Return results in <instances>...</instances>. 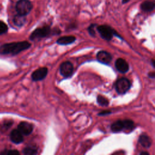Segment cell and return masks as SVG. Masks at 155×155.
Masks as SVG:
<instances>
[{"label":"cell","mask_w":155,"mask_h":155,"mask_svg":"<svg viewBox=\"0 0 155 155\" xmlns=\"http://www.w3.org/2000/svg\"><path fill=\"white\" fill-rule=\"evenodd\" d=\"M30 46V43L27 41H20L4 44L0 46V54L16 55L20 52L28 49Z\"/></svg>","instance_id":"cell-1"},{"label":"cell","mask_w":155,"mask_h":155,"mask_svg":"<svg viewBox=\"0 0 155 155\" xmlns=\"http://www.w3.org/2000/svg\"><path fill=\"white\" fill-rule=\"evenodd\" d=\"M32 4L28 0H19L16 4L18 14L22 16L28 15L32 9Z\"/></svg>","instance_id":"cell-2"},{"label":"cell","mask_w":155,"mask_h":155,"mask_svg":"<svg viewBox=\"0 0 155 155\" xmlns=\"http://www.w3.org/2000/svg\"><path fill=\"white\" fill-rule=\"evenodd\" d=\"M51 28L49 26H44L41 28L35 29L30 35V39L34 41L36 39H41L48 36L51 33Z\"/></svg>","instance_id":"cell-3"},{"label":"cell","mask_w":155,"mask_h":155,"mask_svg":"<svg viewBox=\"0 0 155 155\" xmlns=\"http://www.w3.org/2000/svg\"><path fill=\"white\" fill-rule=\"evenodd\" d=\"M97 30L101 36L107 41H110L113 36L116 35V31L111 27L108 25H99L97 27Z\"/></svg>","instance_id":"cell-4"},{"label":"cell","mask_w":155,"mask_h":155,"mask_svg":"<svg viewBox=\"0 0 155 155\" xmlns=\"http://www.w3.org/2000/svg\"><path fill=\"white\" fill-rule=\"evenodd\" d=\"M131 84L130 81L125 78H122L117 80L115 84L116 90L119 94L125 93L130 88Z\"/></svg>","instance_id":"cell-5"},{"label":"cell","mask_w":155,"mask_h":155,"mask_svg":"<svg viewBox=\"0 0 155 155\" xmlns=\"http://www.w3.org/2000/svg\"><path fill=\"white\" fill-rule=\"evenodd\" d=\"M60 73L64 78L70 77L74 70V67L71 62L70 61L63 62L59 67Z\"/></svg>","instance_id":"cell-6"},{"label":"cell","mask_w":155,"mask_h":155,"mask_svg":"<svg viewBox=\"0 0 155 155\" xmlns=\"http://www.w3.org/2000/svg\"><path fill=\"white\" fill-rule=\"evenodd\" d=\"M48 74V68L47 67H40L36 70L31 74V79L33 81H39L44 79Z\"/></svg>","instance_id":"cell-7"},{"label":"cell","mask_w":155,"mask_h":155,"mask_svg":"<svg viewBox=\"0 0 155 155\" xmlns=\"http://www.w3.org/2000/svg\"><path fill=\"white\" fill-rule=\"evenodd\" d=\"M18 129L23 135L28 136L32 133L33 130V125L27 122H21L18 125Z\"/></svg>","instance_id":"cell-8"},{"label":"cell","mask_w":155,"mask_h":155,"mask_svg":"<svg viewBox=\"0 0 155 155\" xmlns=\"http://www.w3.org/2000/svg\"><path fill=\"white\" fill-rule=\"evenodd\" d=\"M96 58L99 62L105 64H108L112 59V56L110 53L104 50L99 51L97 53Z\"/></svg>","instance_id":"cell-9"},{"label":"cell","mask_w":155,"mask_h":155,"mask_svg":"<svg viewBox=\"0 0 155 155\" xmlns=\"http://www.w3.org/2000/svg\"><path fill=\"white\" fill-rule=\"evenodd\" d=\"M115 67L119 72L122 73L127 72L129 70L128 64L125 59L122 58H118L116 61Z\"/></svg>","instance_id":"cell-10"},{"label":"cell","mask_w":155,"mask_h":155,"mask_svg":"<svg viewBox=\"0 0 155 155\" xmlns=\"http://www.w3.org/2000/svg\"><path fill=\"white\" fill-rule=\"evenodd\" d=\"M10 138L11 141L16 144L21 143L24 140L23 134L18 129H14L11 131Z\"/></svg>","instance_id":"cell-11"},{"label":"cell","mask_w":155,"mask_h":155,"mask_svg":"<svg viewBox=\"0 0 155 155\" xmlns=\"http://www.w3.org/2000/svg\"><path fill=\"white\" fill-rule=\"evenodd\" d=\"M111 129L113 133H118L122 130L126 131L125 120H119L113 122L111 124Z\"/></svg>","instance_id":"cell-12"},{"label":"cell","mask_w":155,"mask_h":155,"mask_svg":"<svg viewBox=\"0 0 155 155\" xmlns=\"http://www.w3.org/2000/svg\"><path fill=\"white\" fill-rule=\"evenodd\" d=\"M76 41V38L73 36H64L59 38L56 41L59 45H69Z\"/></svg>","instance_id":"cell-13"},{"label":"cell","mask_w":155,"mask_h":155,"mask_svg":"<svg viewBox=\"0 0 155 155\" xmlns=\"http://www.w3.org/2000/svg\"><path fill=\"white\" fill-rule=\"evenodd\" d=\"M140 8L143 11L145 12H151L155 8V1L151 0L145 1L141 4Z\"/></svg>","instance_id":"cell-14"},{"label":"cell","mask_w":155,"mask_h":155,"mask_svg":"<svg viewBox=\"0 0 155 155\" xmlns=\"http://www.w3.org/2000/svg\"><path fill=\"white\" fill-rule=\"evenodd\" d=\"M139 142L140 145L146 148H149L151 145V139L146 134H142L139 138Z\"/></svg>","instance_id":"cell-15"},{"label":"cell","mask_w":155,"mask_h":155,"mask_svg":"<svg viewBox=\"0 0 155 155\" xmlns=\"http://www.w3.org/2000/svg\"><path fill=\"white\" fill-rule=\"evenodd\" d=\"M25 21H26V19L25 18V16L20 15L19 14H18V15H16L13 18L14 24L18 27H21L23 25L25 24Z\"/></svg>","instance_id":"cell-16"},{"label":"cell","mask_w":155,"mask_h":155,"mask_svg":"<svg viewBox=\"0 0 155 155\" xmlns=\"http://www.w3.org/2000/svg\"><path fill=\"white\" fill-rule=\"evenodd\" d=\"M23 153L26 155H33L38 153V150L36 147L33 146L26 147L23 150Z\"/></svg>","instance_id":"cell-17"},{"label":"cell","mask_w":155,"mask_h":155,"mask_svg":"<svg viewBox=\"0 0 155 155\" xmlns=\"http://www.w3.org/2000/svg\"><path fill=\"white\" fill-rule=\"evenodd\" d=\"M97 102L101 106H107L109 104L108 100L103 96L98 95L97 97Z\"/></svg>","instance_id":"cell-18"},{"label":"cell","mask_w":155,"mask_h":155,"mask_svg":"<svg viewBox=\"0 0 155 155\" xmlns=\"http://www.w3.org/2000/svg\"><path fill=\"white\" fill-rule=\"evenodd\" d=\"M8 31V27L5 22L0 21V35H3Z\"/></svg>","instance_id":"cell-19"},{"label":"cell","mask_w":155,"mask_h":155,"mask_svg":"<svg viewBox=\"0 0 155 155\" xmlns=\"http://www.w3.org/2000/svg\"><path fill=\"white\" fill-rule=\"evenodd\" d=\"M0 154H3V155H19V152L16 150H10L2 151L0 153Z\"/></svg>","instance_id":"cell-20"},{"label":"cell","mask_w":155,"mask_h":155,"mask_svg":"<svg viewBox=\"0 0 155 155\" xmlns=\"http://www.w3.org/2000/svg\"><path fill=\"white\" fill-rule=\"evenodd\" d=\"M94 26H95L94 24H91L88 28V32H89L90 35L92 36H95V31H94Z\"/></svg>","instance_id":"cell-21"},{"label":"cell","mask_w":155,"mask_h":155,"mask_svg":"<svg viewBox=\"0 0 155 155\" xmlns=\"http://www.w3.org/2000/svg\"><path fill=\"white\" fill-rule=\"evenodd\" d=\"M111 113V111L109 110H105V111H102L101 113H99L98 114L99 116H105L107 114H109Z\"/></svg>","instance_id":"cell-22"},{"label":"cell","mask_w":155,"mask_h":155,"mask_svg":"<svg viewBox=\"0 0 155 155\" xmlns=\"http://www.w3.org/2000/svg\"><path fill=\"white\" fill-rule=\"evenodd\" d=\"M129 1H130V0H122V3H123V4L127 3V2H128Z\"/></svg>","instance_id":"cell-23"},{"label":"cell","mask_w":155,"mask_h":155,"mask_svg":"<svg viewBox=\"0 0 155 155\" xmlns=\"http://www.w3.org/2000/svg\"><path fill=\"white\" fill-rule=\"evenodd\" d=\"M151 63H152V65L155 67V61H154V60H152V61H151Z\"/></svg>","instance_id":"cell-24"},{"label":"cell","mask_w":155,"mask_h":155,"mask_svg":"<svg viewBox=\"0 0 155 155\" xmlns=\"http://www.w3.org/2000/svg\"><path fill=\"white\" fill-rule=\"evenodd\" d=\"M148 154V153H147V152H145V151L140 153V154Z\"/></svg>","instance_id":"cell-25"}]
</instances>
